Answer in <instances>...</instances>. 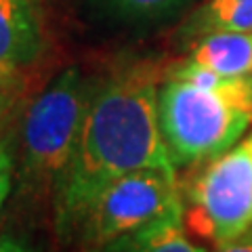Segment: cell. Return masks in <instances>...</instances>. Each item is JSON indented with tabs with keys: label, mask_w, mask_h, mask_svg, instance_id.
<instances>
[{
	"label": "cell",
	"mask_w": 252,
	"mask_h": 252,
	"mask_svg": "<svg viewBox=\"0 0 252 252\" xmlns=\"http://www.w3.org/2000/svg\"><path fill=\"white\" fill-rule=\"evenodd\" d=\"M11 177H13V154L4 141H0V212H2L4 200L11 191Z\"/></svg>",
	"instance_id": "obj_12"
},
{
	"label": "cell",
	"mask_w": 252,
	"mask_h": 252,
	"mask_svg": "<svg viewBox=\"0 0 252 252\" xmlns=\"http://www.w3.org/2000/svg\"><path fill=\"white\" fill-rule=\"evenodd\" d=\"M42 23L34 0H0V72L19 74L42 53Z\"/></svg>",
	"instance_id": "obj_6"
},
{
	"label": "cell",
	"mask_w": 252,
	"mask_h": 252,
	"mask_svg": "<svg viewBox=\"0 0 252 252\" xmlns=\"http://www.w3.org/2000/svg\"><path fill=\"white\" fill-rule=\"evenodd\" d=\"M94 252H206V248L198 246L185 229L181 206Z\"/></svg>",
	"instance_id": "obj_7"
},
{
	"label": "cell",
	"mask_w": 252,
	"mask_h": 252,
	"mask_svg": "<svg viewBox=\"0 0 252 252\" xmlns=\"http://www.w3.org/2000/svg\"><path fill=\"white\" fill-rule=\"evenodd\" d=\"M183 206L177 170L143 168L107 183L93 200L76 242L80 252H94L166 212Z\"/></svg>",
	"instance_id": "obj_5"
},
{
	"label": "cell",
	"mask_w": 252,
	"mask_h": 252,
	"mask_svg": "<svg viewBox=\"0 0 252 252\" xmlns=\"http://www.w3.org/2000/svg\"><path fill=\"white\" fill-rule=\"evenodd\" d=\"M250 233H252V231H250Z\"/></svg>",
	"instance_id": "obj_15"
},
{
	"label": "cell",
	"mask_w": 252,
	"mask_h": 252,
	"mask_svg": "<svg viewBox=\"0 0 252 252\" xmlns=\"http://www.w3.org/2000/svg\"><path fill=\"white\" fill-rule=\"evenodd\" d=\"M183 223L191 238L223 246L252 231V132L206 162L187 183Z\"/></svg>",
	"instance_id": "obj_4"
},
{
	"label": "cell",
	"mask_w": 252,
	"mask_h": 252,
	"mask_svg": "<svg viewBox=\"0 0 252 252\" xmlns=\"http://www.w3.org/2000/svg\"><path fill=\"white\" fill-rule=\"evenodd\" d=\"M215 252H252V233H246L229 244H223V246H217Z\"/></svg>",
	"instance_id": "obj_14"
},
{
	"label": "cell",
	"mask_w": 252,
	"mask_h": 252,
	"mask_svg": "<svg viewBox=\"0 0 252 252\" xmlns=\"http://www.w3.org/2000/svg\"><path fill=\"white\" fill-rule=\"evenodd\" d=\"M160 128L177 168L225 154L252 124V76H223L189 59L164 72Z\"/></svg>",
	"instance_id": "obj_2"
},
{
	"label": "cell",
	"mask_w": 252,
	"mask_h": 252,
	"mask_svg": "<svg viewBox=\"0 0 252 252\" xmlns=\"http://www.w3.org/2000/svg\"><path fill=\"white\" fill-rule=\"evenodd\" d=\"M195 0H97L112 17L126 23H152L179 15Z\"/></svg>",
	"instance_id": "obj_10"
},
{
	"label": "cell",
	"mask_w": 252,
	"mask_h": 252,
	"mask_svg": "<svg viewBox=\"0 0 252 252\" xmlns=\"http://www.w3.org/2000/svg\"><path fill=\"white\" fill-rule=\"evenodd\" d=\"M162 74L141 61L97 82L74 156L53 191L59 238H76L93 200L114 179L143 168L177 170L160 128Z\"/></svg>",
	"instance_id": "obj_1"
},
{
	"label": "cell",
	"mask_w": 252,
	"mask_h": 252,
	"mask_svg": "<svg viewBox=\"0 0 252 252\" xmlns=\"http://www.w3.org/2000/svg\"><path fill=\"white\" fill-rule=\"evenodd\" d=\"M187 59L223 76H252V32H212L195 38Z\"/></svg>",
	"instance_id": "obj_8"
},
{
	"label": "cell",
	"mask_w": 252,
	"mask_h": 252,
	"mask_svg": "<svg viewBox=\"0 0 252 252\" xmlns=\"http://www.w3.org/2000/svg\"><path fill=\"white\" fill-rule=\"evenodd\" d=\"M212 32H252V0H206L183 26L185 40Z\"/></svg>",
	"instance_id": "obj_9"
},
{
	"label": "cell",
	"mask_w": 252,
	"mask_h": 252,
	"mask_svg": "<svg viewBox=\"0 0 252 252\" xmlns=\"http://www.w3.org/2000/svg\"><path fill=\"white\" fill-rule=\"evenodd\" d=\"M97 82L80 67H67L38 94L23 120V158L19 183L26 193L44 198L74 156L86 109Z\"/></svg>",
	"instance_id": "obj_3"
},
{
	"label": "cell",
	"mask_w": 252,
	"mask_h": 252,
	"mask_svg": "<svg viewBox=\"0 0 252 252\" xmlns=\"http://www.w3.org/2000/svg\"><path fill=\"white\" fill-rule=\"evenodd\" d=\"M0 252H42V250H38L36 246L15 238L11 233H4L0 235Z\"/></svg>",
	"instance_id": "obj_13"
},
{
	"label": "cell",
	"mask_w": 252,
	"mask_h": 252,
	"mask_svg": "<svg viewBox=\"0 0 252 252\" xmlns=\"http://www.w3.org/2000/svg\"><path fill=\"white\" fill-rule=\"evenodd\" d=\"M21 94L19 74H2L0 72V126L15 109Z\"/></svg>",
	"instance_id": "obj_11"
}]
</instances>
